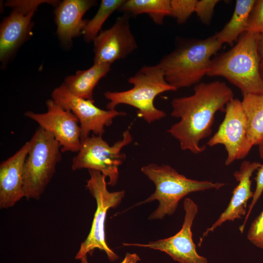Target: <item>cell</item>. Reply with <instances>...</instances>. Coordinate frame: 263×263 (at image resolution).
Segmentation results:
<instances>
[{
    "label": "cell",
    "mask_w": 263,
    "mask_h": 263,
    "mask_svg": "<svg viewBox=\"0 0 263 263\" xmlns=\"http://www.w3.org/2000/svg\"><path fill=\"white\" fill-rule=\"evenodd\" d=\"M233 98V91L224 82L196 84L192 95L172 100L171 115L180 119L168 132L179 141L181 150L195 154L202 152L206 146L200 143L211 135L216 113L224 112Z\"/></svg>",
    "instance_id": "obj_1"
},
{
    "label": "cell",
    "mask_w": 263,
    "mask_h": 263,
    "mask_svg": "<svg viewBox=\"0 0 263 263\" xmlns=\"http://www.w3.org/2000/svg\"><path fill=\"white\" fill-rule=\"evenodd\" d=\"M260 34L244 33L229 50L211 59L207 74L222 76L244 94H263L258 49Z\"/></svg>",
    "instance_id": "obj_2"
},
{
    "label": "cell",
    "mask_w": 263,
    "mask_h": 263,
    "mask_svg": "<svg viewBox=\"0 0 263 263\" xmlns=\"http://www.w3.org/2000/svg\"><path fill=\"white\" fill-rule=\"evenodd\" d=\"M141 171L154 184L155 190L147 199L135 206L154 200L159 202L158 207L149 217L150 220L162 219L166 215H172L180 200L189 193L219 189L225 185L224 183L188 178L168 165L150 163L142 167Z\"/></svg>",
    "instance_id": "obj_3"
},
{
    "label": "cell",
    "mask_w": 263,
    "mask_h": 263,
    "mask_svg": "<svg viewBox=\"0 0 263 263\" xmlns=\"http://www.w3.org/2000/svg\"><path fill=\"white\" fill-rule=\"evenodd\" d=\"M223 44L215 35L191 42L164 56L157 65L177 90L197 84L207 75L211 57Z\"/></svg>",
    "instance_id": "obj_4"
},
{
    "label": "cell",
    "mask_w": 263,
    "mask_h": 263,
    "mask_svg": "<svg viewBox=\"0 0 263 263\" xmlns=\"http://www.w3.org/2000/svg\"><path fill=\"white\" fill-rule=\"evenodd\" d=\"M133 87L122 92L107 91L105 97L109 101L108 110H114L123 104L137 109V114L148 123L166 116V113L154 105L155 97L159 94L177 89L166 81L164 73L157 65L144 66L128 79Z\"/></svg>",
    "instance_id": "obj_5"
},
{
    "label": "cell",
    "mask_w": 263,
    "mask_h": 263,
    "mask_svg": "<svg viewBox=\"0 0 263 263\" xmlns=\"http://www.w3.org/2000/svg\"><path fill=\"white\" fill-rule=\"evenodd\" d=\"M24 166V197L38 199L62 158L61 146L49 132L39 127L31 139Z\"/></svg>",
    "instance_id": "obj_6"
},
{
    "label": "cell",
    "mask_w": 263,
    "mask_h": 263,
    "mask_svg": "<svg viewBox=\"0 0 263 263\" xmlns=\"http://www.w3.org/2000/svg\"><path fill=\"white\" fill-rule=\"evenodd\" d=\"M132 141L130 128L123 132L122 139L112 146L102 136H89L81 140L80 149L72 159L71 169L73 171L87 169L100 171L108 178L107 185L113 187L118 181L119 167L126 158L121 150Z\"/></svg>",
    "instance_id": "obj_7"
},
{
    "label": "cell",
    "mask_w": 263,
    "mask_h": 263,
    "mask_svg": "<svg viewBox=\"0 0 263 263\" xmlns=\"http://www.w3.org/2000/svg\"><path fill=\"white\" fill-rule=\"evenodd\" d=\"M90 178L86 188L95 199L96 209L89 235L83 241L77 252L75 259L81 260L87 254L98 248L104 251L111 262L119 258L108 245L105 240V222L108 210L119 205L125 195V191L110 192L107 189L106 177L100 171L88 170Z\"/></svg>",
    "instance_id": "obj_8"
},
{
    "label": "cell",
    "mask_w": 263,
    "mask_h": 263,
    "mask_svg": "<svg viewBox=\"0 0 263 263\" xmlns=\"http://www.w3.org/2000/svg\"><path fill=\"white\" fill-rule=\"evenodd\" d=\"M224 120L207 145H223L227 154L225 164L228 166L244 158L252 146L248 139L247 119L241 101L233 98L226 104Z\"/></svg>",
    "instance_id": "obj_9"
},
{
    "label": "cell",
    "mask_w": 263,
    "mask_h": 263,
    "mask_svg": "<svg viewBox=\"0 0 263 263\" xmlns=\"http://www.w3.org/2000/svg\"><path fill=\"white\" fill-rule=\"evenodd\" d=\"M51 97L76 116L81 129V140L89 137L91 132L95 135L102 136L105 127L111 125L114 118L127 114L115 109L102 110L94 104V101L82 98L71 93L64 83L53 91Z\"/></svg>",
    "instance_id": "obj_10"
},
{
    "label": "cell",
    "mask_w": 263,
    "mask_h": 263,
    "mask_svg": "<svg viewBox=\"0 0 263 263\" xmlns=\"http://www.w3.org/2000/svg\"><path fill=\"white\" fill-rule=\"evenodd\" d=\"M47 111H27L24 115L50 133L60 144L62 152H77L81 144V129L76 116L51 99L46 102Z\"/></svg>",
    "instance_id": "obj_11"
},
{
    "label": "cell",
    "mask_w": 263,
    "mask_h": 263,
    "mask_svg": "<svg viewBox=\"0 0 263 263\" xmlns=\"http://www.w3.org/2000/svg\"><path fill=\"white\" fill-rule=\"evenodd\" d=\"M183 206L185 212L183 224L180 231L174 235L147 244L123 243V245L159 250L180 263H208L206 258L198 254L192 240L191 227L198 211V206L192 199L187 198Z\"/></svg>",
    "instance_id": "obj_12"
},
{
    "label": "cell",
    "mask_w": 263,
    "mask_h": 263,
    "mask_svg": "<svg viewBox=\"0 0 263 263\" xmlns=\"http://www.w3.org/2000/svg\"><path fill=\"white\" fill-rule=\"evenodd\" d=\"M93 42L94 63L111 65L125 58L137 48L127 14L118 17L114 24L101 31Z\"/></svg>",
    "instance_id": "obj_13"
},
{
    "label": "cell",
    "mask_w": 263,
    "mask_h": 263,
    "mask_svg": "<svg viewBox=\"0 0 263 263\" xmlns=\"http://www.w3.org/2000/svg\"><path fill=\"white\" fill-rule=\"evenodd\" d=\"M261 165V164L259 162L247 160L241 163L239 169L233 174L238 184L232 191V195L227 207L211 226L203 233L200 240L199 245H201L204 238L209 233L214 231L224 223L226 221L233 222L245 216L246 214L247 202L253 196V192L251 190V177L253 172Z\"/></svg>",
    "instance_id": "obj_14"
},
{
    "label": "cell",
    "mask_w": 263,
    "mask_h": 263,
    "mask_svg": "<svg viewBox=\"0 0 263 263\" xmlns=\"http://www.w3.org/2000/svg\"><path fill=\"white\" fill-rule=\"evenodd\" d=\"M29 141L0 165V208L13 207L24 197V166L30 149Z\"/></svg>",
    "instance_id": "obj_15"
},
{
    "label": "cell",
    "mask_w": 263,
    "mask_h": 263,
    "mask_svg": "<svg viewBox=\"0 0 263 263\" xmlns=\"http://www.w3.org/2000/svg\"><path fill=\"white\" fill-rule=\"evenodd\" d=\"M96 3L92 0H64L59 2L55 15L56 34L61 42L69 43L82 34L87 22L83 17Z\"/></svg>",
    "instance_id": "obj_16"
},
{
    "label": "cell",
    "mask_w": 263,
    "mask_h": 263,
    "mask_svg": "<svg viewBox=\"0 0 263 263\" xmlns=\"http://www.w3.org/2000/svg\"><path fill=\"white\" fill-rule=\"evenodd\" d=\"M35 13L24 14L13 9L0 26V60L5 62L29 37Z\"/></svg>",
    "instance_id": "obj_17"
},
{
    "label": "cell",
    "mask_w": 263,
    "mask_h": 263,
    "mask_svg": "<svg viewBox=\"0 0 263 263\" xmlns=\"http://www.w3.org/2000/svg\"><path fill=\"white\" fill-rule=\"evenodd\" d=\"M111 64L94 63L88 69L78 71L75 75L67 76L64 84L74 95L94 101V90L99 80L109 72Z\"/></svg>",
    "instance_id": "obj_18"
},
{
    "label": "cell",
    "mask_w": 263,
    "mask_h": 263,
    "mask_svg": "<svg viewBox=\"0 0 263 263\" xmlns=\"http://www.w3.org/2000/svg\"><path fill=\"white\" fill-rule=\"evenodd\" d=\"M255 0H237L232 16L224 28L215 36L223 44L232 45L242 35L247 31L249 17Z\"/></svg>",
    "instance_id": "obj_19"
},
{
    "label": "cell",
    "mask_w": 263,
    "mask_h": 263,
    "mask_svg": "<svg viewBox=\"0 0 263 263\" xmlns=\"http://www.w3.org/2000/svg\"><path fill=\"white\" fill-rule=\"evenodd\" d=\"M241 101L248 123L247 137L253 147L263 143V94H244Z\"/></svg>",
    "instance_id": "obj_20"
},
{
    "label": "cell",
    "mask_w": 263,
    "mask_h": 263,
    "mask_svg": "<svg viewBox=\"0 0 263 263\" xmlns=\"http://www.w3.org/2000/svg\"><path fill=\"white\" fill-rule=\"evenodd\" d=\"M170 0H128L120 8L133 15L147 14L153 21L162 25L165 17L170 16Z\"/></svg>",
    "instance_id": "obj_21"
},
{
    "label": "cell",
    "mask_w": 263,
    "mask_h": 263,
    "mask_svg": "<svg viewBox=\"0 0 263 263\" xmlns=\"http://www.w3.org/2000/svg\"><path fill=\"white\" fill-rule=\"evenodd\" d=\"M125 0H102L94 16L87 23L82 31L84 40L92 41L100 33L105 21L115 10L119 9Z\"/></svg>",
    "instance_id": "obj_22"
},
{
    "label": "cell",
    "mask_w": 263,
    "mask_h": 263,
    "mask_svg": "<svg viewBox=\"0 0 263 263\" xmlns=\"http://www.w3.org/2000/svg\"><path fill=\"white\" fill-rule=\"evenodd\" d=\"M197 0H170V16L179 24L185 23L195 11Z\"/></svg>",
    "instance_id": "obj_23"
},
{
    "label": "cell",
    "mask_w": 263,
    "mask_h": 263,
    "mask_svg": "<svg viewBox=\"0 0 263 263\" xmlns=\"http://www.w3.org/2000/svg\"><path fill=\"white\" fill-rule=\"evenodd\" d=\"M259 146L260 155L261 157L263 159V143L259 145ZM257 170L258 171L256 173V176L254 178L256 181V188L253 192V196L252 198L251 202L249 206L248 209L245 216L244 221L239 227V230L241 233L244 232L245 225L250 213L263 192V163L261 164V166Z\"/></svg>",
    "instance_id": "obj_24"
},
{
    "label": "cell",
    "mask_w": 263,
    "mask_h": 263,
    "mask_svg": "<svg viewBox=\"0 0 263 263\" xmlns=\"http://www.w3.org/2000/svg\"><path fill=\"white\" fill-rule=\"evenodd\" d=\"M59 2L57 0H10L6 2L5 5L21 13L29 14L35 13L42 4L48 3L56 6Z\"/></svg>",
    "instance_id": "obj_25"
},
{
    "label": "cell",
    "mask_w": 263,
    "mask_h": 263,
    "mask_svg": "<svg viewBox=\"0 0 263 263\" xmlns=\"http://www.w3.org/2000/svg\"><path fill=\"white\" fill-rule=\"evenodd\" d=\"M247 31L263 32V0H256L249 17Z\"/></svg>",
    "instance_id": "obj_26"
},
{
    "label": "cell",
    "mask_w": 263,
    "mask_h": 263,
    "mask_svg": "<svg viewBox=\"0 0 263 263\" xmlns=\"http://www.w3.org/2000/svg\"><path fill=\"white\" fill-rule=\"evenodd\" d=\"M247 238L255 246L263 250V211L251 223Z\"/></svg>",
    "instance_id": "obj_27"
},
{
    "label": "cell",
    "mask_w": 263,
    "mask_h": 263,
    "mask_svg": "<svg viewBox=\"0 0 263 263\" xmlns=\"http://www.w3.org/2000/svg\"><path fill=\"white\" fill-rule=\"evenodd\" d=\"M219 2L218 0H197L194 12L203 23H210L214 8Z\"/></svg>",
    "instance_id": "obj_28"
},
{
    "label": "cell",
    "mask_w": 263,
    "mask_h": 263,
    "mask_svg": "<svg viewBox=\"0 0 263 263\" xmlns=\"http://www.w3.org/2000/svg\"><path fill=\"white\" fill-rule=\"evenodd\" d=\"M80 260L81 263H88L86 256L82 258ZM140 260V258L137 254L128 252L120 263H137Z\"/></svg>",
    "instance_id": "obj_29"
},
{
    "label": "cell",
    "mask_w": 263,
    "mask_h": 263,
    "mask_svg": "<svg viewBox=\"0 0 263 263\" xmlns=\"http://www.w3.org/2000/svg\"><path fill=\"white\" fill-rule=\"evenodd\" d=\"M258 49L260 59V69L263 71V32L259 34Z\"/></svg>",
    "instance_id": "obj_30"
},
{
    "label": "cell",
    "mask_w": 263,
    "mask_h": 263,
    "mask_svg": "<svg viewBox=\"0 0 263 263\" xmlns=\"http://www.w3.org/2000/svg\"><path fill=\"white\" fill-rule=\"evenodd\" d=\"M262 77L263 78V71H262Z\"/></svg>",
    "instance_id": "obj_31"
}]
</instances>
